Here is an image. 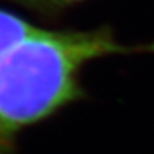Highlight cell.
<instances>
[{"mask_svg": "<svg viewBox=\"0 0 154 154\" xmlns=\"http://www.w3.org/2000/svg\"><path fill=\"white\" fill-rule=\"evenodd\" d=\"M27 3H32L37 5H48V7H56V5H64V4H70V3L79 2V0H24Z\"/></svg>", "mask_w": 154, "mask_h": 154, "instance_id": "cell-3", "label": "cell"}, {"mask_svg": "<svg viewBox=\"0 0 154 154\" xmlns=\"http://www.w3.org/2000/svg\"><path fill=\"white\" fill-rule=\"evenodd\" d=\"M125 51L107 30L38 29L0 54V154H12L22 128L79 95L77 75L85 64Z\"/></svg>", "mask_w": 154, "mask_h": 154, "instance_id": "cell-1", "label": "cell"}, {"mask_svg": "<svg viewBox=\"0 0 154 154\" xmlns=\"http://www.w3.org/2000/svg\"><path fill=\"white\" fill-rule=\"evenodd\" d=\"M38 29L39 27H35L20 16L0 8V54L31 35Z\"/></svg>", "mask_w": 154, "mask_h": 154, "instance_id": "cell-2", "label": "cell"}]
</instances>
